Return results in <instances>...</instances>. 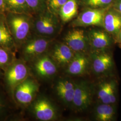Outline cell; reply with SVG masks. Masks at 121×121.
<instances>
[{"mask_svg": "<svg viewBox=\"0 0 121 121\" xmlns=\"http://www.w3.org/2000/svg\"><path fill=\"white\" fill-rule=\"evenodd\" d=\"M28 14H29L8 12L5 17L6 21L17 49L30 36L33 21Z\"/></svg>", "mask_w": 121, "mask_h": 121, "instance_id": "1", "label": "cell"}, {"mask_svg": "<svg viewBox=\"0 0 121 121\" xmlns=\"http://www.w3.org/2000/svg\"><path fill=\"white\" fill-rule=\"evenodd\" d=\"M51 43L50 38L39 36H30L18 48L20 58L26 62H31L43 55Z\"/></svg>", "mask_w": 121, "mask_h": 121, "instance_id": "2", "label": "cell"}, {"mask_svg": "<svg viewBox=\"0 0 121 121\" xmlns=\"http://www.w3.org/2000/svg\"><path fill=\"white\" fill-rule=\"evenodd\" d=\"M29 74L27 62L21 58L14 59L5 69L4 82L12 95L15 88L30 76Z\"/></svg>", "mask_w": 121, "mask_h": 121, "instance_id": "3", "label": "cell"}, {"mask_svg": "<svg viewBox=\"0 0 121 121\" xmlns=\"http://www.w3.org/2000/svg\"><path fill=\"white\" fill-rule=\"evenodd\" d=\"M38 90V83L29 76L15 88L12 95L18 104L25 107L33 101Z\"/></svg>", "mask_w": 121, "mask_h": 121, "instance_id": "4", "label": "cell"}, {"mask_svg": "<svg viewBox=\"0 0 121 121\" xmlns=\"http://www.w3.org/2000/svg\"><path fill=\"white\" fill-rule=\"evenodd\" d=\"M59 23L56 15L50 11L39 13L38 17L33 21V27L39 36L48 38L57 32Z\"/></svg>", "mask_w": 121, "mask_h": 121, "instance_id": "5", "label": "cell"}, {"mask_svg": "<svg viewBox=\"0 0 121 121\" xmlns=\"http://www.w3.org/2000/svg\"><path fill=\"white\" fill-rule=\"evenodd\" d=\"M31 111L35 117L42 121L54 120L56 116V108L46 98L40 97L34 99L30 105Z\"/></svg>", "mask_w": 121, "mask_h": 121, "instance_id": "6", "label": "cell"}, {"mask_svg": "<svg viewBox=\"0 0 121 121\" xmlns=\"http://www.w3.org/2000/svg\"><path fill=\"white\" fill-rule=\"evenodd\" d=\"M107 10L106 8H88L80 13L73 21V25L77 26H103L104 17Z\"/></svg>", "mask_w": 121, "mask_h": 121, "instance_id": "7", "label": "cell"}, {"mask_svg": "<svg viewBox=\"0 0 121 121\" xmlns=\"http://www.w3.org/2000/svg\"><path fill=\"white\" fill-rule=\"evenodd\" d=\"M31 62L35 73L40 78H51L56 73V63L49 55L43 54Z\"/></svg>", "mask_w": 121, "mask_h": 121, "instance_id": "8", "label": "cell"}, {"mask_svg": "<svg viewBox=\"0 0 121 121\" xmlns=\"http://www.w3.org/2000/svg\"><path fill=\"white\" fill-rule=\"evenodd\" d=\"M65 43L74 52H81L86 48L88 39L82 29L70 30L65 36Z\"/></svg>", "mask_w": 121, "mask_h": 121, "instance_id": "9", "label": "cell"}, {"mask_svg": "<svg viewBox=\"0 0 121 121\" xmlns=\"http://www.w3.org/2000/svg\"><path fill=\"white\" fill-rule=\"evenodd\" d=\"M91 94L90 88L83 83L75 85L73 103L78 110L87 108L91 104Z\"/></svg>", "mask_w": 121, "mask_h": 121, "instance_id": "10", "label": "cell"}, {"mask_svg": "<svg viewBox=\"0 0 121 121\" xmlns=\"http://www.w3.org/2000/svg\"><path fill=\"white\" fill-rule=\"evenodd\" d=\"M74 52L66 44L58 43L52 49L49 56L57 64L66 65L69 64L73 58Z\"/></svg>", "mask_w": 121, "mask_h": 121, "instance_id": "11", "label": "cell"}, {"mask_svg": "<svg viewBox=\"0 0 121 121\" xmlns=\"http://www.w3.org/2000/svg\"><path fill=\"white\" fill-rule=\"evenodd\" d=\"M106 31L117 35L121 29V15L115 10H107L104 17L103 26Z\"/></svg>", "mask_w": 121, "mask_h": 121, "instance_id": "12", "label": "cell"}, {"mask_svg": "<svg viewBox=\"0 0 121 121\" xmlns=\"http://www.w3.org/2000/svg\"><path fill=\"white\" fill-rule=\"evenodd\" d=\"M88 39L91 45L96 49H105L111 43L110 37L107 33L99 30L91 31L88 34Z\"/></svg>", "mask_w": 121, "mask_h": 121, "instance_id": "13", "label": "cell"}, {"mask_svg": "<svg viewBox=\"0 0 121 121\" xmlns=\"http://www.w3.org/2000/svg\"><path fill=\"white\" fill-rule=\"evenodd\" d=\"M0 47L14 52L17 49L5 17H0Z\"/></svg>", "mask_w": 121, "mask_h": 121, "instance_id": "14", "label": "cell"}, {"mask_svg": "<svg viewBox=\"0 0 121 121\" xmlns=\"http://www.w3.org/2000/svg\"><path fill=\"white\" fill-rule=\"evenodd\" d=\"M88 64L86 57L82 53L75 54L72 60L69 64L67 72L73 75H78L83 73L86 70Z\"/></svg>", "mask_w": 121, "mask_h": 121, "instance_id": "15", "label": "cell"}, {"mask_svg": "<svg viewBox=\"0 0 121 121\" xmlns=\"http://www.w3.org/2000/svg\"><path fill=\"white\" fill-rule=\"evenodd\" d=\"M78 0H67L59 10L58 14L64 22H68L75 17L78 13Z\"/></svg>", "mask_w": 121, "mask_h": 121, "instance_id": "16", "label": "cell"}, {"mask_svg": "<svg viewBox=\"0 0 121 121\" xmlns=\"http://www.w3.org/2000/svg\"><path fill=\"white\" fill-rule=\"evenodd\" d=\"M98 97L104 104L114 103L116 101V97L113 83L105 82L102 84L98 92Z\"/></svg>", "mask_w": 121, "mask_h": 121, "instance_id": "17", "label": "cell"}, {"mask_svg": "<svg viewBox=\"0 0 121 121\" xmlns=\"http://www.w3.org/2000/svg\"><path fill=\"white\" fill-rule=\"evenodd\" d=\"M112 65V58L108 54L103 53L95 56L92 62V67L96 73H102L108 70Z\"/></svg>", "mask_w": 121, "mask_h": 121, "instance_id": "18", "label": "cell"}, {"mask_svg": "<svg viewBox=\"0 0 121 121\" xmlns=\"http://www.w3.org/2000/svg\"><path fill=\"white\" fill-rule=\"evenodd\" d=\"M6 10L8 12L29 14L30 10L26 0H4Z\"/></svg>", "mask_w": 121, "mask_h": 121, "instance_id": "19", "label": "cell"}, {"mask_svg": "<svg viewBox=\"0 0 121 121\" xmlns=\"http://www.w3.org/2000/svg\"><path fill=\"white\" fill-rule=\"evenodd\" d=\"M115 112L114 108L111 104L103 103L96 108V119L100 121H111L114 117Z\"/></svg>", "mask_w": 121, "mask_h": 121, "instance_id": "20", "label": "cell"}, {"mask_svg": "<svg viewBox=\"0 0 121 121\" xmlns=\"http://www.w3.org/2000/svg\"><path fill=\"white\" fill-rule=\"evenodd\" d=\"M14 59L13 52L0 47V69L5 70Z\"/></svg>", "mask_w": 121, "mask_h": 121, "instance_id": "21", "label": "cell"}, {"mask_svg": "<svg viewBox=\"0 0 121 121\" xmlns=\"http://www.w3.org/2000/svg\"><path fill=\"white\" fill-rule=\"evenodd\" d=\"M113 0H81V4L88 8H106L112 4Z\"/></svg>", "mask_w": 121, "mask_h": 121, "instance_id": "22", "label": "cell"}, {"mask_svg": "<svg viewBox=\"0 0 121 121\" xmlns=\"http://www.w3.org/2000/svg\"><path fill=\"white\" fill-rule=\"evenodd\" d=\"M30 11L35 13H41L47 8V0H26Z\"/></svg>", "mask_w": 121, "mask_h": 121, "instance_id": "23", "label": "cell"}, {"mask_svg": "<svg viewBox=\"0 0 121 121\" xmlns=\"http://www.w3.org/2000/svg\"><path fill=\"white\" fill-rule=\"evenodd\" d=\"M67 0H47L48 11L55 15L58 14L60 7Z\"/></svg>", "mask_w": 121, "mask_h": 121, "instance_id": "24", "label": "cell"}, {"mask_svg": "<svg viewBox=\"0 0 121 121\" xmlns=\"http://www.w3.org/2000/svg\"><path fill=\"white\" fill-rule=\"evenodd\" d=\"M56 89L57 95L64 102L66 103L72 102L74 88L72 90H65L56 88Z\"/></svg>", "mask_w": 121, "mask_h": 121, "instance_id": "25", "label": "cell"}, {"mask_svg": "<svg viewBox=\"0 0 121 121\" xmlns=\"http://www.w3.org/2000/svg\"><path fill=\"white\" fill-rule=\"evenodd\" d=\"M8 108L6 101L3 97L0 95V119H2L7 116Z\"/></svg>", "mask_w": 121, "mask_h": 121, "instance_id": "26", "label": "cell"}, {"mask_svg": "<svg viewBox=\"0 0 121 121\" xmlns=\"http://www.w3.org/2000/svg\"><path fill=\"white\" fill-rule=\"evenodd\" d=\"M75 87V85L68 81L61 80L57 82L56 88H61L65 90H72Z\"/></svg>", "mask_w": 121, "mask_h": 121, "instance_id": "27", "label": "cell"}, {"mask_svg": "<svg viewBox=\"0 0 121 121\" xmlns=\"http://www.w3.org/2000/svg\"><path fill=\"white\" fill-rule=\"evenodd\" d=\"M113 9L121 15V0H117L113 5Z\"/></svg>", "mask_w": 121, "mask_h": 121, "instance_id": "28", "label": "cell"}, {"mask_svg": "<svg viewBox=\"0 0 121 121\" xmlns=\"http://www.w3.org/2000/svg\"><path fill=\"white\" fill-rule=\"evenodd\" d=\"M5 10L4 0H0V13H4Z\"/></svg>", "mask_w": 121, "mask_h": 121, "instance_id": "29", "label": "cell"}, {"mask_svg": "<svg viewBox=\"0 0 121 121\" xmlns=\"http://www.w3.org/2000/svg\"><path fill=\"white\" fill-rule=\"evenodd\" d=\"M118 40L121 43V29L119 31V33H118Z\"/></svg>", "mask_w": 121, "mask_h": 121, "instance_id": "30", "label": "cell"}]
</instances>
